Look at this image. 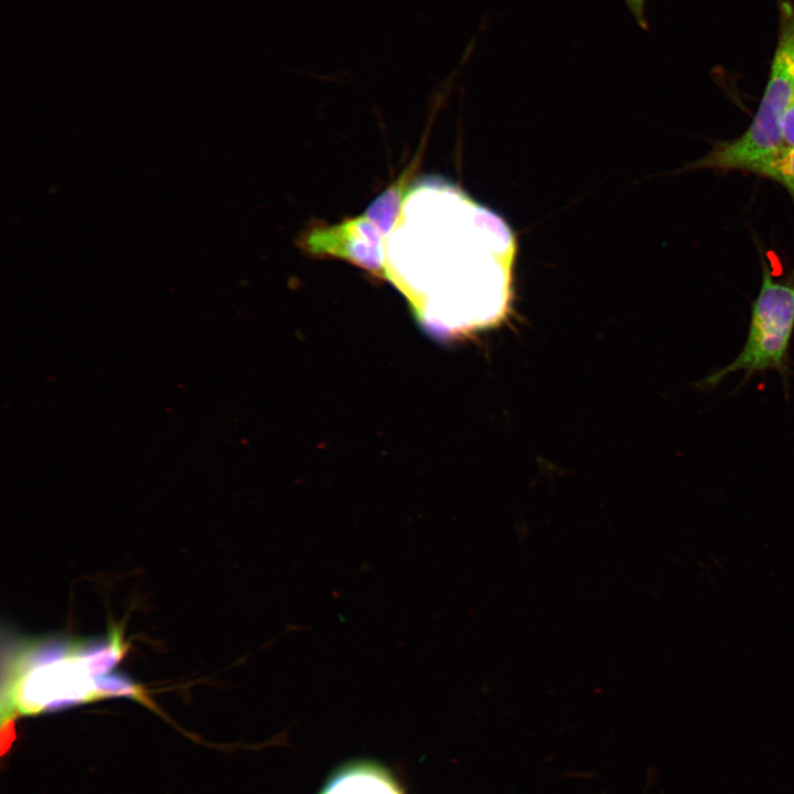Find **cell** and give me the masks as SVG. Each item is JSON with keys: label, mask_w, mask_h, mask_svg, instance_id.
Segmentation results:
<instances>
[{"label": "cell", "mask_w": 794, "mask_h": 794, "mask_svg": "<svg viewBox=\"0 0 794 794\" xmlns=\"http://www.w3.org/2000/svg\"><path fill=\"white\" fill-rule=\"evenodd\" d=\"M791 193H792V195H793V198H794V191H793V192H791Z\"/></svg>", "instance_id": "cell-12"}, {"label": "cell", "mask_w": 794, "mask_h": 794, "mask_svg": "<svg viewBox=\"0 0 794 794\" xmlns=\"http://www.w3.org/2000/svg\"><path fill=\"white\" fill-rule=\"evenodd\" d=\"M794 95V3L779 1V32L768 83L754 117L744 133L717 143L691 169L749 171L783 148L782 121Z\"/></svg>", "instance_id": "cell-2"}, {"label": "cell", "mask_w": 794, "mask_h": 794, "mask_svg": "<svg viewBox=\"0 0 794 794\" xmlns=\"http://www.w3.org/2000/svg\"><path fill=\"white\" fill-rule=\"evenodd\" d=\"M384 235L365 215L336 224H315L303 232L300 247L310 256L348 261L384 277Z\"/></svg>", "instance_id": "cell-5"}, {"label": "cell", "mask_w": 794, "mask_h": 794, "mask_svg": "<svg viewBox=\"0 0 794 794\" xmlns=\"http://www.w3.org/2000/svg\"><path fill=\"white\" fill-rule=\"evenodd\" d=\"M99 699L108 697H127L153 708V704L144 689L122 674H107L94 677Z\"/></svg>", "instance_id": "cell-8"}, {"label": "cell", "mask_w": 794, "mask_h": 794, "mask_svg": "<svg viewBox=\"0 0 794 794\" xmlns=\"http://www.w3.org/2000/svg\"><path fill=\"white\" fill-rule=\"evenodd\" d=\"M319 794H406L395 775L371 760H357L334 770Z\"/></svg>", "instance_id": "cell-6"}, {"label": "cell", "mask_w": 794, "mask_h": 794, "mask_svg": "<svg viewBox=\"0 0 794 794\" xmlns=\"http://www.w3.org/2000/svg\"><path fill=\"white\" fill-rule=\"evenodd\" d=\"M782 137L784 147L794 146V95L782 121Z\"/></svg>", "instance_id": "cell-10"}, {"label": "cell", "mask_w": 794, "mask_h": 794, "mask_svg": "<svg viewBox=\"0 0 794 794\" xmlns=\"http://www.w3.org/2000/svg\"><path fill=\"white\" fill-rule=\"evenodd\" d=\"M76 651V646H75ZM2 685V723L14 716L39 715L98 700L94 678L73 654L42 664H8Z\"/></svg>", "instance_id": "cell-3"}, {"label": "cell", "mask_w": 794, "mask_h": 794, "mask_svg": "<svg viewBox=\"0 0 794 794\" xmlns=\"http://www.w3.org/2000/svg\"><path fill=\"white\" fill-rule=\"evenodd\" d=\"M645 1L646 0H624L627 9L633 14L640 28L643 30L648 29V24L645 18Z\"/></svg>", "instance_id": "cell-11"}, {"label": "cell", "mask_w": 794, "mask_h": 794, "mask_svg": "<svg viewBox=\"0 0 794 794\" xmlns=\"http://www.w3.org/2000/svg\"><path fill=\"white\" fill-rule=\"evenodd\" d=\"M397 219L414 229L416 282L409 299L440 337L500 325L511 310L516 237L507 223L442 178L421 180Z\"/></svg>", "instance_id": "cell-1"}, {"label": "cell", "mask_w": 794, "mask_h": 794, "mask_svg": "<svg viewBox=\"0 0 794 794\" xmlns=\"http://www.w3.org/2000/svg\"><path fill=\"white\" fill-rule=\"evenodd\" d=\"M793 331L794 285L775 281L764 267L744 346L730 364L709 375L705 386H713L738 371L747 376L765 369L783 371Z\"/></svg>", "instance_id": "cell-4"}, {"label": "cell", "mask_w": 794, "mask_h": 794, "mask_svg": "<svg viewBox=\"0 0 794 794\" xmlns=\"http://www.w3.org/2000/svg\"><path fill=\"white\" fill-rule=\"evenodd\" d=\"M750 172L772 179L794 191V146L784 147L774 157L755 164Z\"/></svg>", "instance_id": "cell-9"}, {"label": "cell", "mask_w": 794, "mask_h": 794, "mask_svg": "<svg viewBox=\"0 0 794 794\" xmlns=\"http://www.w3.org/2000/svg\"><path fill=\"white\" fill-rule=\"evenodd\" d=\"M126 652L120 627H112L104 637L76 641V656L93 678L109 672Z\"/></svg>", "instance_id": "cell-7"}]
</instances>
